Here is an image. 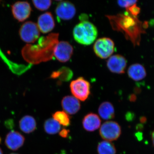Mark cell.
I'll list each match as a JSON object with an SVG mask.
<instances>
[{
	"label": "cell",
	"mask_w": 154,
	"mask_h": 154,
	"mask_svg": "<svg viewBox=\"0 0 154 154\" xmlns=\"http://www.w3.org/2000/svg\"><path fill=\"white\" fill-rule=\"evenodd\" d=\"M116 20L117 29L124 32L126 38L129 39L134 46L139 45L142 34L146 33L144 23L137 17L128 12L126 14L119 15Z\"/></svg>",
	"instance_id": "1"
},
{
	"label": "cell",
	"mask_w": 154,
	"mask_h": 154,
	"mask_svg": "<svg viewBox=\"0 0 154 154\" xmlns=\"http://www.w3.org/2000/svg\"><path fill=\"white\" fill-rule=\"evenodd\" d=\"M98 30L91 22L83 21L75 25L73 30L75 40L80 44L88 45L92 44L98 36Z\"/></svg>",
	"instance_id": "2"
},
{
	"label": "cell",
	"mask_w": 154,
	"mask_h": 154,
	"mask_svg": "<svg viewBox=\"0 0 154 154\" xmlns=\"http://www.w3.org/2000/svg\"><path fill=\"white\" fill-rule=\"evenodd\" d=\"M70 88L73 96L82 101H86L91 94L90 83L83 77L72 81Z\"/></svg>",
	"instance_id": "3"
},
{
	"label": "cell",
	"mask_w": 154,
	"mask_h": 154,
	"mask_svg": "<svg viewBox=\"0 0 154 154\" xmlns=\"http://www.w3.org/2000/svg\"><path fill=\"white\" fill-rule=\"evenodd\" d=\"M120 125L117 122L108 121L104 122L100 127L99 134L103 139L108 141L117 140L121 134Z\"/></svg>",
	"instance_id": "4"
},
{
	"label": "cell",
	"mask_w": 154,
	"mask_h": 154,
	"mask_svg": "<svg viewBox=\"0 0 154 154\" xmlns=\"http://www.w3.org/2000/svg\"><path fill=\"white\" fill-rule=\"evenodd\" d=\"M114 42L110 38L103 37L96 40L94 45V52L98 57L106 59L112 55L114 50Z\"/></svg>",
	"instance_id": "5"
},
{
	"label": "cell",
	"mask_w": 154,
	"mask_h": 154,
	"mask_svg": "<svg viewBox=\"0 0 154 154\" xmlns=\"http://www.w3.org/2000/svg\"><path fill=\"white\" fill-rule=\"evenodd\" d=\"M19 33L23 41L27 43H33L39 37L40 30L36 23L28 21L22 25Z\"/></svg>",
	"instance_id": "6"
},
{
	"label": "cell",
	"mask_w": 154,
	"mask_h": 154,
	"mask_svg": "<svg viewBox=\"0 0 154 154\" xmlns=\"http://www.w3.org/2000/svg\"><path fill=\"white\" fill-rule=\"evenodd\" d=\"M12 12L14 18L20 22L25 21L30 17L31 8L26 2H18L12 6Z\"/></svg>",
	"instance_id": "7"
},
{
	"label": "cell",
	"mask_w": 154,
	"mask_h": 154,
	"mask_svg": "<svg viewBox=\"0 0 154 154\" xmlns=\"http://www.w3.org/2000/svg\"><path fill=\"white\" fill-rule=\"evenodd\" d=\"M74 5L68 1L59 3L55 10V13L59 19L69 20L72 19L76 14Z\"/></svg>",
	"instance_id": "8"
},
{
	"label": "cell",
	"mask_w": 154,
	"mask_h": 154,
	"mask_svg": "<svg viewBox=\"0 0 154 154\" xmlns=\"http://www.w3.org/2000/svg\"><path fill=\"white\" fill-rule=\"evenodd\" d=\"M73 52L71 45L66 41H60L56 46L54 55L58 60L62 63L68 61Z\"/></svg>",
	"instance_id": "9"
},
{
	"label": "cell",
	"mask_w": 154,
	"mask_h": 154,
	"mask_svg": "<svg viewBox=\"0 0 154 154\" xmlns=\"http://www.w3.org/2000/svg\"><path fill=\"white\" fill-rule=\"evenodd\" d=\"M107 65L109 70L112 72L119 74H123L126 69L127 60L122 55H113L107 60Z\"/></svg>",
	"instance_id": "10"
},
{
	"label": "cell",
	"mask_w": 154,
	"mask_h": 154,
	"mask_svg": "<svg viewBox=\"0 0 154 154\" xmlns=\"http://www.w3.org/2000/svg\"><path fill=\"white\" fill-rule=\"evenodd\" d=\"M25 140V137L20 133L12 131L6 136L5 143L8 148L15 151L23 145Z\"/></svg>",
	"instance_id": "11"
},
{
	"label": "cell",
	"mask_w": 154,
	"mask_h": 154,
	"mask_svg": "<svg viewBox=\"0 0 154 154\" xmlns=\"http://www.w3.org/2000/svg\"><path fill=\"white\" fill-rule=\"evenodd\" d=\"M61 105L64 111L70 115L78 113L81 109L80 101L74 96H67L63 98Z\"/></svg>",
	"instance_id": "12"
},
{
	"label": "cell",
	"mask_w": 154,
	"mask_h": 154,
	"mask_svg": "<svg viewBox=\"0 0 154 154\" xmlns=\"http://www.w3.org/2000/svg\"><path fill=\"white\" fill-rule=\"evenodd\" d=\"M37 25L39 30L42 33H48L51 31L55 26L52 14L50 12H46L40 15L38 18Z\"/></svg>",
	"instance_id": "13"
},
{
	"label": "cell",
	"mask_w": 154,
	"mask_h": 154,
	"mask_svg": "<svg viewBox=\"0 0 154 154\" xmlns=\"http://www.w3.org/2000/svg\"><path fill=\"white\" fill-rule=\"evenodd\" d=\"M101 120L96 113H90L85 116L82 120L84 129L89 132L95 131L101 126Z\"/></svg>",
	"instance_id": "14"
},
{
	"label": "cell",
	"mask_w": 154,
	"mask_h": 154,
	"mask_svg": "<svg viewBox=\"0 0 154 154\" xmlns=\"http://www.w3.org/2000/svg\"><path fill=\"white\" fill-rule=\"evenodd\" d=\"M128 74L134 81H139L143 79L146 76V72L144 67L139 63L131 65L128 70Z\"/></svg>",
	"instance_id": "15"
},
{
	"label": "cell",
	"mask_w": 154,
	"mask_h": 154,
	"mask_svg": "<svg viewBox=\"0 0 154 154\" xmlns=\"http://www.w3.org/2000/svg\"><path fill=\"white\" fill-rule=\"evenodd\" d=\"M19 128L23 132L30 134L36 128V122L33 116L27 115L22 117L19 122Z\"/></svg>",
	"instance_id": "16"
},
{
	"label": "cell",
	"mask_w": 154,
	"mask_h": 154,
	"mask_svg": "<svg viewBox=\"0 0 154 154\" xmlns=\"http://www.w3.org/2000/svg\"><path fill=\"white\" fill-rule=\"evenodd\" d=\"M98 112L100 117L104 120H110L115 117V109L110 102H102L99 106Z\"/></svg>",
	"instance_id": "17"
},
{
	"label": "cell",
	"mask_w": 154,
	"mask_h": 154,
	"mask_svg": "<svg viewBox=\"0 0 154 154\" xmlns=\"http://www.w3.org/2000/svg\"><path fill=\"white\" fill-rule=\"evenodd\" d=\"M98 154H116L115 146L111 142L104 140L100 142L97 146Z\"/></svg>",
	"instance_id": "18"
},
{
	"label": "cell",
	"mask_w": 154,
	"mask_h": 154,
	"mask_svg": "<svg viewBox=\"0 0 154 154\" xmlns=\"http://www.w3.org/2000/svg\"><path fill=\"white\" fill-rule=\"evenodd\" d=\"M45 132L49 134H55L59 132L61 129L60 125L53 118L47 119L44 124Z\"/></svg>",
	"instance_id": "19"
},
{
	"label": "cell",
	"mask_w": 154,
	"mask_h": 154,
	"mask_svg": "<svg viewBox=\"0 0 154 154\" xmlns=\"http://www.w3.org/2000/svg\"><path fill=\"white\" fill-rule=\"evenodd\" d=\"M53 118L61 125L65 127L69 126L71 124V119L69 116L64 111H57L52 115Z\"/></svg>",
	"instance_id": "20"
},
{
	"label": "cell",
	"mask_w": 154,
	"mask_h": 154,
	"mask_svg": "<svg viewBox=\"0 0 154 154\" xmlns=\"http://www.w3.org/2000/svg\"><path fill=\"white\" fill-rule=\"evenodd\" d=\"M32 2L35 8L41 11H46L49 9L51 5V1L50 0L33 1Z\"/></svg>",
	"instance_id": "21"
},
{
	"label": "cell",
	"mask_w": 154,
	"mask_h": 154,
	"mask_svg": "<svg viewBox=\"0 0 154 154\" xmlns=\"http://www.w3.org/2000/svg\"><path fill=\"white\" fill-rule=\"evenodd\" d=\"M127 12L129 13L132 16L137 17L140 12V8L136 4L131 6L128 8L126 9Z\"/></svg>",
	"instance_id": "22"
},
{
	"label": "cell",
	"mask_w": 154,
	"mask_h": 154,
	"mask_svg": "<svg viewBox=\"0 0 154 154\" xmlns=\"http://www.w3.org/2000/svg\"><path fill=\"white\" fill-rule=\"evenodd\" d=\"M137 2V1H135V0H132V1L128 0V1H119L117 2V3L120 7L125 8L127 9L135 4H136Z\"/></svg>",
	"instance_id": "23"
},
{
	"label": "cell",
	"mask_w": 154,
	"mask_h": 154,
	"mask_svg": "<svg viewBox=\"0 0 154 154\" xmlns=\"http://www.w3.org/2000/svg\"><path fill=\"white\" fill-rule=\"evenodd\" d=\"M69 133V130L63 128L60 131L59 135L61 137L67 138L68 137Z\"/></svg>",
	"instance_id": "24"
},
{
	"label": "cell",
	"mask_w": 154,
	"mask_h": 154,
	"mask_svg": "<svg viewBox=\"0 0 154 154\" xmlns=\"http://www.w3.org/2000/svg\"><path fill=\"white\" fill-rule=\"evenodd\" d=\"M151 138L152 140V142L153 145L154 146V130L152 132L151 134Z\"/></svg>",
	"instance_id": "25"
},
{
	"label": "cell",
	"mask_w": 154,
	"mask_h": 154,
	"mask_svg": "<svg viewBox=\"0 0 154 154\" xmlns=\"http://www.w3.org/2000/svg\"><path fill=\"white\" fill-rule=\"evenodd\" d=\"M0 154H3L1 148H0Z\"/></svg>",
	"instance_id": "26"
},
{
	"label": "cell",
	"mask_w": 154,
	"mask_h": 154,
	"mask_svg": "<svg viewBox=\"0 0 154 154\" xmlns=\"http://www.w3.org/2000/svg\"><path fill=\"white\" fill-rule=\"evenodd\" d=\"M1 141H2V140H1V137H0V143H1Z\"/></svg>",
	"instance_id": "27"
},
{
	"label": "cell",
	"mask_w": 154,
	"mask_h": 154,
	"mask_svg": "<svg viewBox=\"0 0 154 154\" xmlns=\"http://www.w3.org/2000/svg\"><path fill=\"white\" fill-rule=\"evenodd\" d=\"M10 154H17V153H11Z\"/></svg>",
	"instance_id": "28"
}]
</instances>
